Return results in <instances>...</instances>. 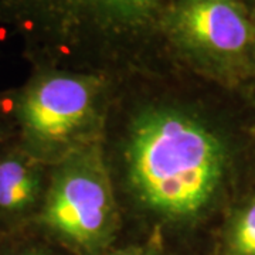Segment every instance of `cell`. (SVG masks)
I'll return each instance as SVG.
<instances>
[{
    "label": "cell",
    "instance_id": "3957f363",
    "mask_svg": "<svg viewBox=\"0 0 255 255\" xmlns=\"http://www.w3.org/2000/svg\"><path fill=\"white\" fill-rule=\"evenodd\" d=\"M162 27L183 54L211 70L236 68L254 54V23L241 0H172Z\"/></svg>",
    "mask_w": 255,
    "mask_h": 255
},
{
    "label": "cell",
    "instance_id": "52a82bcc",
    "mask_svg": "<svg viewBox=\"0 0 255 255\" xmlns=\"http://www.w3.org/2000/svg\"><path fill=\"white\" fill-rule=\"evenodd\" d=\"M221 255H255V199L231 219L224 234Z\"/></svg>",
    "mask_w": 255,
    "mask_h": 255
},
{
    "label": "cell",
    "instance_id": "8992f818",
    "mask_svg": "<svg viewBox=\"0 0 255 255\" xmlns=\"http://www.w3.org/2000/svg\"><path fill=\"white\" fill-rule=\"evenodd\" d=\"M41 190L40 167L26 156L0 159V213L18 214L28 210Z\"/></svg>",
    "mask_w": 255,
    "mask_h": 255
},
{
    "label": "cell",
    "instance_id": "7a4b0ae2",
    "mask_svg": "<svg viewBox=\"0 0 255 255\" xmlns=\"http://www.w3.org/2000/svg\"><path fill=\"white\" fill-rule=\"evenodd\" d=\"M44 221L84 248L105 244L115 231L117 206L110 174L97 145H82L64 157L47 193Z\"/></svg>",
    "mask_w": 255,
    "mask_h": 255
},
{
    "label": "cell",
    "instance_id": "277c9868",
    "mask_svg": "<svg viewBox=\"0 0 255 255\" xmlns=\"http://www.w3.org/2000/svg\"><path fill=\"white\" fill-rule=\"evenodd\" d=\"M98 81L85 75L50 74L31 84L18 119L31 143L53 150L85 133L95 117Z\"/></svg>",
    "mask_w": 255,
    "mask_h": 255
},
{
    "label": "cell",
    "instance_id": "5b68a950",
    "mask_svg": "<svg viewBox=\"0 0 255 255\" xmlns=\"http://www.w3.org/2000/svg\"><path fill=\"white\" fill-rule=\"evenodd\" d=\"M63 44L88 37L102 41L140 38L162 24V0H33Z\"/></svg>",
    "mask_w": 255,
    "mask_h": 255
},
{
    "label": "cell",
    "instance_id": "6da1fadb",
    "mask_svg": "<svg viewBox=\"0 0 255 255\" xmlns=\"http://www.w3.org/2000/svg\"><path fill=\"white\" fill-rule=\"evenodd\" d=\"M127 162L132 186L147 207L170 219L191 220L217 196L227 152L200 119L159 107L133 122Z\"/></svg>",
    "mask_w": 255,
    "mask_h": 255
},
{
    "label": "cell",
    "instance_id": "30bf717a",
    "mask_svg": "<svg viewBox=\"0 0 255 255\" xmlns=\"http://www.w3.org/2000/svg\"><path fill=\"white\" fill-rule=\"evenodd\" d=\"M254 1H255V0H254Z\"/></svg>",
    "mask_w": 255,
    "mask_h": 255
},
{
    "label": "cell",
    "instance_id": "9c48e42d",
    "mask_svg": "<svg viewBox=\"0 0 255 255\" xmlns=\"http://www.w3.org/2000/svg\"><path fill=\"white\" fill-rule=\"evenodd\" d=\"M254 57H255V48H254Z\"/></svg>",
    "mask_w": 255,
    "mask_h": 255
},
{
    "label": "cell",
    "instance_id": "ba28073f",
    "mask_svg": "<svg viewBox=\"0 0 255 255\" xmlns=\"http://www.w3.org/2000/svg\"><path fill=\"white\" fill-rule=\"evenodd\" d=\"M23 255H48V254H44V253H26V254Z\"/></svg>",
    "mask_w": 255,
    "mask_h": 255
}]
</instances>
